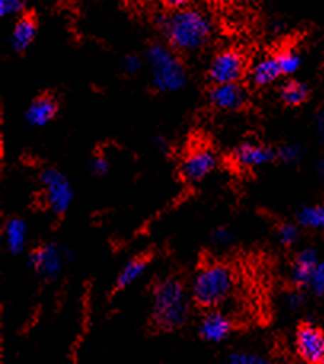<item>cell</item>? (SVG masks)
Returning <instances> with one entry per match:
<instances>
[{
	"label": "cell",
	"mask_w": 324,
	"mask_h": 364,
	"mask_svg": "<svg viewBox=\"0 0 324 364\" xmlns=\"http://www.w3.org/2000/svg\"><path fill=\"white\" fill-rule=\"evenodd\" d=\"M212 243L219 246V248H227V246L233 243V233L229 229H219L212 235Z\"/></svg>",
	"instance_id": "obj_29"
},
{
	"label": "cell",
	"mask_w": 324,
	"mask_h": 364,
	"mask_svg": "<svg viewBox=\"0 0 324 364\" xmlns=\"http://www.w3.org/2000/svg\"><path fill=\"white\" fill-rule=\"evenodd\" d=\"M229 364H269V361L262 358V356L254 355V353L237 352V353L230 355Z\"/></svg>",
	"instance_id": "obj_25"
},
{
	"label": "cell",
	"mask_w": 324,
	"mask_h": 364,
	"mask_svg": "<svg viewBox=\"0 0 324 364\" xmlns=\"http://www.w3.org/2000/svg\"><path fill=\"white\" fill-rule=\"evenodd\" d=\"M26 240H28V227H26L24 220L10 219L5 224V243L9 251L13 252V255L23 252Z\"/></svg>",
	"instance_id": "obj_17"
},
{
	"label": "cell",
	"mask_w": 324,
	"mask_h": 364,
	"mask_svg": "<svg viewBox=\"0 0 324 364\" xmlns=\"http://www.w3.org/2000/svg\"><path fill=\"white\" fill-rule=\"evenodd\" d=\"M246 70V60L238 50L225 48L215 55L210 68H208V79L212 85H220V83H235L243 79Z\"/></svg>",
	"instance_id": "obj_5"
},
{
	"label": "cell",
	"mask_w": 324,
	"mask_h": 364,
	"mask_svg": "<svg viewBox=\"0 0 324 364\" xmlns=\"http://www.w3.org/2000/svg\"><path fill=\"white\" fill-rule=\"evenodd\" d=\"M297 352L308 364H320L324 358V334L312 324H303L297 331Z\"/></svg>",
	"instance_id": "obj_9"
},
{
	"label": "cell",
	"mask_w": 324,
	"mask_h": 364,
	"mask_svg": "<svg viewBox=\"0 0 324 364\" xmlns=\"http://www.w3.org/2000/svg\"><path fill=\"white\" fill-rule=\"evenodd\" d=\"M303 149L297 144H286L278 151V159H280L284 165H296L297 161L302 159Z\"/></svg>",
	"instance_id": "obj_23"
},
{
	"label": "cell",
	"mask_w": 324,
	"mask_h": 364,
	"mask_svg": "<svg viewBox=\"0 0 324 364\" xmlns=\"http://www.w3.org/2000/svg\"><path fill=\"white\" fill-rule=\"evenodd\" d=\"M251 4H262V2H265V0H249Z\"/></svg>",
	"instance_id": "obj_35"
},
{
	"label": "cell",
	"mask_w": 324,
	"mask_h": 364,
	"mask_svg": "<svg viewBox=\"0 0 324 364\" xmlns=\"http://www.w3.org/2000/svg\"><path fill=\"white\" fill-rule=\"evenodd\" d=\"M146 267H147V262L144 259H133V261H129L119 273L117 286H119V288H126V286L133 284L136 279L142 277V273L146 272Z\"/></svg>",
	"instance_id": "obj_20"
},
{
	"label": "cell",
	"mask_w": 324,
	"mask_h": 364,
	"mask_svg": "<svg viewBox=\"0 0 324 364\" xmlns=\"http://www.w3.org/2000/svg\"><path fill=\"white\" fill-rule=\"evenodd\" d=\"M210 102L219 110H239L248 102V91L239 82L220 83L210 90Z\"/></svg>",
	"instance_id": "obj_10"
},
{
	"label": "cell",
	"mask_w": 324,
	"mask_h": 364,
	"mask_svg": "<svg viewBox=\"0 0 324 364\" xmlns=\"http://www.w3.org/2000/svg\"><path fill=\"white\" fill-rule=\"evenodd\" d=\"M90 170H92V173L96 174V176H104V174L109 173L110 165L106 157H102V155H96V157L92 160V164H90Z\"/></svg>",
	"instance_id": "obj_28"
},
{
	"label": "cell",
	"mask_w": 324,
	"mask_h": 364,
	"mask_svg": "<svg viewBox=\"0 0 324 364\" xmlns=\"http://www.w3.org/2000/svg\"><path fill=\"white\" fill-rule=\"evenodd\" d=\"M157 26L166 38V43L178 53H195L211 41V18L197 9L173 10L157 19Z\"/></svg>",
	"instance_id": "obj_1"
},
{
	"label": "cell",
	"mask_w": 324,
	"mask_h": 364,
	"mask_svg": "<svg viewBox=\"0 0 324 364\" xmlns=\"http://www.w3.org/2000/svg\"><path fill=\"white\" fill-rule=\"evenodd\" d=\"M283 364H289V363H283Z\"/></svg>",
	"instance_id": "obj_37"
},
{
	"label": "cell",
	"mask_w": 324,
	"mask_h": 364,
	"mask_svg": "<svg viewBox=\"0 0 324 364\" xmlns=\"http://www.w3.org/2000/svg\"><path fill=\"white\" fill-rule=\"evenodd\" d=\"M278 64L281 68L283 75H294L302 66V56L293 47H286L276 53Z\"/></svg>",
	"instance_id": "obj_19"
},
{
	"label": "cell",
	"mask_w": 324,
	"mask_h": 364,
	"mask_svg": "<svg viewBox=\"0 0 324 364\" xmlns=\"http://www.w3.org/2000/svg\"><path fill=\"white\" fill-rule=\"evenodd\" d=\"M189 2H190V0H166V4L171 10L187 9V6H189Z\"/></svg>",
	"instance_id": "obj_32"
},
{
	"label": "cell",
	"mask_w": 324,
	"mask_h": 364,
	"mask_svg": "<svg viewBox=\"0 0 324 364\" xmlns=\"http://www.w3.org/2000/svg\"><path fill=\"white\" fill-rule=\"evenodd\" d=\"M40 182L45 192V200H47L51 211L56 214L66 213L74 198L72 187H70L68 178L56 168H47L40 174Z\"/></svg>",
	"instance_id": "obj_6"
},
{
	"label": "cell",
	"mask_w": 324,
	"mask_h": 364,
	"mask_svg": "<svg viewBox=\"0 0 324 364\" xmlns=\"http://www.w3.org/2000/svg\"><path fill=\"white\" fill-rule=\"evenodd\" d=\"M58 114V101L55 96L51 95H42L36 97L34 101L29 104L28 110H26V122L31 127L40 128L48 125V123L55 119Z\"/></svg>",
	"instance_id": "obj_12"
},
{
	"label": "cell",
	"mask_w": 324,
	"mask_h": 364,
	"mask_svg": "<svg viewBox=\"0 0 324 364\" xmlns=\"http://www.w3.org/2000/svg\"><path fill=\"white\" fill-rule=\"evenodd\" d=\"M144 66H146V58L139 56L138 53H129L125 56V60H123V69H125V73L129 75L141 73Z\"/></svg>",
	"instance_id": "obj_24"
},
{
	"label": "cell",
	"mask_w": 324,
	"mask_h": 364,
	"mask_svg": "<svg viewBox=\"0 0 324 364\" xmlns=\"http://www.w3.org/2000/svg\"><path fill=\"white\" fill-rule=\"evenodd\" d=\"M144 58L152 87L160 93H176L187 85L184 61L168 43H152Z\"/></svg>",
	"instance_id": "obj_2"
},
{
	"label": "cell",
	"mask_w": 324,
	"mask_h": 364,
	"mask_svg": "<svg viewBox=\"0 0 324 364\" xmlns=\"http://www.w3.org/2000/svg\"><path fill=\"white\" fill-rule=\"evenodd\" d=\"M275 159V152L270 147L256 144V142H244L233 152L235 164L243 168H259L270 164Z\"/></svg>",
	"instance_id": "obj_11"
},
{
	"label": "cell",
	"mask_w": 324,
	"mask_h": 364,
	"mask_svg": "<svg viewBox=\"0 0 324 364\" xmlns=\"http://www.w3.org/2000/svg\"><path fill=\"white\" fill-rule=\"evenodd\" d=\"M318 265V256L313 250H303L299 256H297L296 262L293 265V279L296 284L303 286L310 284V279L313 277V272Z\"/></svg>",
	"instance_id": "obj_16"
},
{
	"label": "cell",
	"mask_w": 324,
	"mask_h": 364,
	"mask_svg": "<svg viewBox=\"0 0 324 364\" xmlns=\"http://www.w3.org/2000/svg\"><path fill=\"white\" fill-rule=\"evenodd\" d=\"M320 364H324V358H323V360H321V363H320Z\"/></svg>",
	"instance_id": "obj_36"
},
{
	"label": "cell",
	"mask_w": 324,
	"mask_h": 364,
	"mask_svg": "<svg viewBox=\"0 0 324 364\" xmlns=\"http://www.w3.org/2000/svg\"><path fill=\"white\" fill-rule=\"evenodd\" d=\"M189 316L184 286L176 279L160 283L153 292V318L158 326L174 329L183 326Z\"/></svg>",
	"instance_id": "obj_3"
},
{
	"label": "cell",
	"mask_w": 324,
	"mask_h": 364,
	"mask_svg": "<svg viewBox=\"0 0 324 364\" xmlns=\"http://www.w3.org/2000/svg\"><path fill=\"white\" fill-rule=\"evenodd\" d=\"M232 331V323L227 316L217 311L206 315L205 320L200 324V334L208 342H222L227 339Z\"/></svg>",
	"instance_id": "obj_15"
},
{
	"label": "cell",
	"mask_w": 324,
	"mask_h": 364,
	"mask_svg": "<svg viewBox=\"0 0 324 364\" xmlns=\"http://www.w3.org/2000/svg\"><path fill=\"white\" fill-rule=\"evenodd\" d=\"M233 288V275L222 264H211L203 267L193 279V299L202 307H216L230 296Z\"/></svg>",
	"instance_id": "obj_4"
},
{
	"label": "cell",
	"mask_w": 324,
	"mask_h": 364,
	"mask_svg": "<svg viewBox=\"0 0 324 364\" xmlns=\"http://www.w3.org/2000/svg\"><path fill=\"white\" fill-rule=\"evenodd\" d=\"M37 37V19L34 15H29V13H24L23 16L16 19L15 26H13L11 36H10V43L11 48L16 51V53H24L28 48L34 43Z\"/></svg>",
	"instance_id": "obj_13"
},
{
	"label": "cell",
	"mask_w": 324,
	"mask_h": 364,
	"mask_svg": "<svg viewBox=\"0 0 324 364\" xmlns=\"http://www.w3.org/2000/svg\"><path fill=\"white\" fill-rule=\"evenodd\" d=\"M297 220L307 229H324V205L302 208L297 214Z\"/></svg>",
	"instance_id": "obj_21"
},
{
	"label": "cell",
	"mask_w": 324,
	"mask_h": 364,
	"mask_svg": "<svg viewBox=\"0 0 324 364\" xmlns=\"http://www.w3.org/2000/svg\"><path fill=\"white\" fill-rule=\"evenodd\" d=\"M155 144H157V147L160 149V151H165V149H166V139L161 138V136H160V138H157V141H155Z\"/></svg>",
	"instance_id": "obj_33"
},
{
	"label": "cell",
	"mask_w": 324,
	"mask_h": 364,
	"mask_svg": "<svg viewBox=\"0 0 324 364\" xmlns=\"http://www.w3.org/2000/svg\"><path fill=\"white\" fill-rule=\"evenodd\" d=\"M310 288H312L316 294H324V261L318 262L316 269L313 272V277L310 279Z\"/></svg>",
	"instance_id": "obj_26"
},
{
	"label": "cell",
	"mask_w": 324,
	"mask_h": 364,
	"mask_svg": "<svg viewBox=\"0 0 324 364\" xmlns=\"http://www.w3.org/2000/svg\"><path fill=\"white\" fill-rule=\"evenodd\" d=\"M26 11V0H0V16L15 18L23 16Z\"/></svg>",
	"instance_id": "obj_22"
},
{
	"label": "cell",
	"mask_w": 324,
	"mask_h": 364,
	"mask_svg": "<svg viewBox=\"0 0 324 364\" xmlns=\"http://www.w3.org/2000/svg\"><path fill=\"white\" fill-rule=\"evenodd\" d=\"M281 68L278 64L276 55H267L259 58L249 68V80L256 87H267L280 79Z\"/></svg>",
	"instance_id": "obj_14"
},
{
	"label": "cell",
	"mask_w": 324,
	"mask_h": 364,
	"mask_svg": "<svg viewBox=\"0 0 324 364\" xmlns=\"http://www.w3.org/2000/svg\"><path fill=\"white\" fill-rule=\"evenodd\" d=\"M70 261V252L58 245H45L31 252L29 265L38 275L53 279L61 275L64 264Z\"/></svg>",
	"instance_id": "obj_7"
},
{
	"label": "cell",
	"mask_w": 324,
	"mask_h": 364,
	"mask_svg": "<svg viewBox=\"0 0 324 364\" xmlns=\"http://www.w3.org/2000/svg\"><path fill=\"white\" fill-rule=\"evenodd\" d=\"M315 125H316V133H318L320 138L324 141V109L316 114Z\"/></svg>",
	"instance_id": "obj_31"
},
{
	"label": "cell",
	"mask_w": 324,
	"mask_h": 364,
	"mask_svg": "<svg viewBox=\"0 0 324 364\" xmlns=\"http://www.w3.org/2000/svg\"><path fill=\"white\" fill-rule=\"evenodd\" d=\"M286 302H288V307L289 309H299L301 305L303 304V296L301 294V292H289L288 297H286Z\"/></svg>",
	"instance_id": "obj_30"
},
{
	"label": "cell",
	"mask_w": 324,
	"mask_h": 364,
	"mask_svg": "<svg viewBox=\"0 0 324 364\" xmlns=\"http://www.w3.org/2000/svg\"><path fill=\"white\" fill-rule=\"evenodd\" d=\"M318 171H320V178H321V181H323V184H324V160L320 164Z\"/></svg>",
	"instance_id": "obj_34"
},
{
	"label": "cell",
	"mask_w": 324,
	"mask_h": 364,
	"mask_svg": "<svg viewBox=\"0 0 324 364\" xmlns=\"http://www.w3.org/2000/svg\"><path fill=\"white\" fill-rule=\"evenodd\" d=\"M308 95H310L308 87L299 80H289L284 83L280 90L281 101L291 107H297L306 102L308 100Z\"/></svg>",
	"instance_id": "obj_18"
},
{
	"label": "cell",
	"mask_w": 324,
	"mask_h": 364,
	"mask_svg": "<svg viewBox=\"0 0 324 364\" xmlns=\"http://www.w3.org/2000/svg\"><path fill=\"white\" fill-rule=\"evenodd\" d=\"M217 157L210 149H198V151L187 155L180 164V174L189 182H200L208 174L216 170Z\"/></svg>",
	"instance_id": "obj_8"
},
{
	"label": "cell",
	"mask_w": 324,
	"mask_h": 364,
	"mask_svg": "<svg viewBox=\"0 0 324 364\" xmlns=\"http://www.w3.org/2000/svg\"><path fill=\"white\" fill-rule=\"evenodd\" d=\"M278 237H280V242L283 245H293L296 243L297 237H299V230H297V227L293 224H284L280 227V230H278Z\"/></svg>",
	"instance_id": "obj_27"
}]
</instances>
